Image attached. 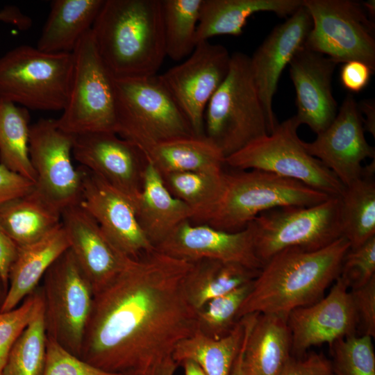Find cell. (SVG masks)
<instances>
[{
	"instance_id": "cell-2",
	"label": "cell",
	"mask_w": 375,
	"mask_h": 375,
	"mask_svg": "<svg viewBox=\"0 0 375 375\" xmlns=\"http://www.w3.org/2000/svg\"><path fill=\"white\" fill-rule=\"evenodd\" d=\"M349 249L347 240L341 237L320 249L291 248L275 254L252 281L237 320L253 313L287 318L292 310L317 301L340 276Z\"/></svg>"
},
{
	"instance_id": "cell-34",
	"label": "cell",
	"mask_w": 375,
	"mask_h": 375,
	"mask_svg": "<svg viewBox=\"0 0 375 375\" xmlns=\"http://www.w3.org/2000/svg\"><path fill=\"white\" fill-rule=\"evenodd\" d=\"M29 122L28 109L0 101V163L35 183L29 156Z\"/></svg>"
},
{
	"instance_id": "cell-19",
	"label": "cell",
	"mask_w": 375,
	"mask_h": 375,
	"mask_svg": "<svg viewBox=\"0 0 375 375\" xmlns=\"http://www.w3.org/2000/svg\"><path fill=\"white\" fill-rule=\"evenodd\" d=\"M292 354L299 357L309 348L356 335L357 322L349 289L338 276L326 296L292 310L287 316Z\"/></svg>"
},
{
	"instance_id": "cell-1",
	"label": "cell",
	"mask_w": 375,
	"mask_h": 375,
	"mask_svg": "<svg viewBox=\"0 0 375 375\" xmlns=\"http://www.w3.org/2000/svg\"><path fill=\"white\" fill-rule=\"evenodd\" d=\"M191 262L157 249L131 258L94 294L79 357L124 374L169 356L197 330L184 281Z\"/></svg>"
},
{
	"instance_id": "cell-10",
	"label": "cell",
	"mask_w": 375,
	"mask_h": 375,
	"mask_svg": "<svg viewBox=\"0 0 375 375\" xmlns=\"http://www.w3.org/2000/svg\"><path fill=\"white\" fill-rule=\"evenodd\" d=\"M299 126L294 116L278 123L270 134L226 158L225 164L238 170L268 172L329 196H340L345 187L320 160L307 152L297 135Z\"/></svg>"
},
{
	"instance_id": "cell-38",
	"label": "cell",
	"mask_w": 375,
	"mask_h": 375,
	"mask_svg": "<svg viewBox=\"0 0 375 375\" xmlns=\"http://www.w3.org/2000/svg\"><path fill=\"white\" fill-rule=\"evenodd\" d=\"M372 337L353 335L330 345L335 375H375Z\"/></svg>"
},
{
	"instance_id": "cell-45",
	"label": "cell",
	"mask_w": 375,
	"mask_h": 375,
	"mask_svg": "<svg viewBox=\"0 0 375 375\" xmlns=\"http://www.w3.org/2000/svg\"><path fill=\"white\" fill-rule=\"evenodd\" d=\"M374 71L363 62L351 60L343 63L340 71V81L347 90L360 92L365 89Z\"/></svg>"
},
{
	"instance_id": "cell-48",
	"label": "cell",
	"mask_w": 375,
	"mask_h": 375,
	"mask_svg": "<svg viewBox=\"0 0 375 375\" xmlns=\"http://www.w3.org/2000/svg\"><path fill=\"white\" fill-rule=\"evenodd\" d=\"M0 22L14 25L20 30H27L32 25L31 18L14 6H8L0 10Z\"/></svg>"
},
{
	"instance_id": "cell-16",
	"label": "cell",
	"mask_w": 375,
	"mask_h": 375,
	"mask_svg": "<svg viewBox=\"0 0 375 375\" xmlns=\"http://www.w3.org/2000/svg\"><path fill=\"white\" fill-rule=\"evenodd\" d=\"M81 167L83 192L79 205L95 219L111 243L130 258H137L155 249L139 224L134 203Z\"/></svg>"
},
{
	"instance_id": "cell-42",
	"label": "cell",
	"mask_w": 375,
	"mask_h": 375,
	"mask_svg": "<svg viewBox=\"0 0 375 375\" xmlns=\"http://www.w3.org/2000/svg\"><path fill=\"white\" fill-rule=\"evenodd\" d=\"M360 335L375 336V277L349 290Z\"/></svg>"
},
{
	"instance_id": "cell-46",
	"label": "cell",
	"mask_w": 375,
	"mask_h": 375,
	"mask_svg": "<svg viewBox=\"0 0 375 375\" xmlns=\"http://www.w3.org/2000/svg\"><path fill=\"white\" fill-rule=\"evenodd\" d=\"M17 253V245L0 226V274L8 288L9 271Z\"/></svg>"
},
{
	"instance_id": "cell-30",
	"label": "cell",
	"mask_w": 375,
	"mask_h": 375,
	"mask_svg": "<svg viewBox=\"0 0 375 375\" xmlns=\"http://www.w3.org/2000/svg\"><path fill=\"white\" fill-rule=\"evenodd\" d=\"M259 272L217 260L192 262L184 281L186 298L197 311L210 300L251 282Z\"/></svg>"
},
{
	"instance_id": "cell-53",
	"label": "cell",
	"mask_w": 375,
	"mask_h": 375,
	"mask_svg": "<svg viewBox=\"0 0 375 375\" xmlns=\"http://www.w3.org/2000/svg\"><path fill=\"white\" fill-rule=\"evenodd\" d=\"M365 10H367L370 15H374L375 13V1L370 0L361 3Z\"/></svg>"
},
{
	"instance_id": "cell-39",
	"label": "cell",
	"mask_w": 375,
	"mask_h": 375,
	"mask_svg": "<svg viewBox=\"0 0 375 375\" xmlns=\"http://www.w3.org/2000/svg\"><path fill=\"white\" fill-rule=\"evenodd\" d=\"M40 292L41 287H38L17 308L0 312V375L14 343L33 316Z\"/></svg>"
},
{
	"instance_id": "cell-13",
	"label": "cell",
	"mask_w": 375,
	"mask_h": 375,
	"mask_svg": "<svg viewBox=\"0 0 375 375\" xmlns=\"http://www.w3.org/2000/svg\"><path fill=\"white\" fill-rule=\"evenodd\" d=\"M75 135L62 130L56 119L42 118L31 125L29 156L36 179L35 190L60 212L78 205L83 171L72 161Z\"/></svg>"
},
{
	"instance_id": "cell-15",
	"label": "cell",
	"mask_w": 375,
	"mask_h": 375,
	"mask_svg": "<svg viewBox=\"0 0 375 375\" xmlns=\"http://www.w3.org/2000/svg\"><path fill=\"white\" fill-rule=\"evenodd\" d=\"M72 156L135 203L141 191L147 159L142 151L114 132L75 135Z\"/></svg>"
},
{
	"instance_id": "cell-14",
	"label": "cell",
	"mask_w": 375,
	"mask_h": 375,
	"mask_svg": "<svg viewBox=\"0 0 375 375\" xmlns=\"http://www.w3.org/2000/svg\"><path fill=\"white\" fill-rule=\"evenodd\" d=\"M231 56L224 46L203 41L181 64L159 75L196 136H204L205 110L228 72Z\"/></svg>"
},
{
	"instance_id": "cell-25",
	"label": "cell",
	"mask_w": 375,
	"mask_h": 375,
	"mask_svg": "<svg viewBox=\"0 0 375 375\" xmlns=\"http://www.w3.org/2000/svg\"><path fill=\"white\" fill-rule=\"evenodd\" d=\"M285 317L258 314L250 326L242 362V375H280L292 356Z\"/></svg>"
},
{
	"instance_id": "cell-5",
	"label": "cell",
	"mask_w": 375,
	"mask_h": 375,
	"mask_svg": "<svg viewBox=\"0 0 375 375\" xmlns=\"http://www.w3.org/2000/svg\"><path fill=\"white\" fill-rule=\"evenodd\" d=\"M115 133L143 153L158 143L195 135L159 75L115 78Z\"/></svg>"
},
{
	"instance_id": "cell-17",
	"label": "cell",
	"mask_w": 375,
	"mask_h": 375,
	"mask_svg": "<svg viewBox=\"0 0 375 375\" xmlns=\"http://www.w3.org/2000/svg\"><path fill=\"white\" fill-rule=\"evenodd\" d=\"M358 103L352 94L344 98L331 124L311 142L302 141L307 152L320 160L346 187L362 174V162L374 159L375 151L365 137Z\"/></svg>"
},
{
	"instance_id": "cell-51",
	"label": "cell",
	"mask_w": 375,
	"mask_h": 375,
	"mask_svg": "<svg viewBox=\"0 0 375 375\" xmlns=\"http://www.w3.org/2000/svg\"><path fill=\"white\" fill-rule=\"evenodd\" d=\"M184 369V375H206L202 369L192 360H185L181 363Z\"/></svg>"
},
{
	"instance_id": "cell-28",
	"label": "cell",
	"mask_w": 375,
	"mask_h": 375,
	"mask_svg": "<svg viewBox=\"0 0 375 375\" xmlns=\"http://www.w3.org/2000/svg\"><path fill=\"white\" fill-rule=\"evenodd\" d=\"M61 214L33 188L0 207V226L17 247H22L56 229L61 224Z\"/></svg>"
},
{
	"instance_id": "cell-24",
	"label": "cell",
	"mask_w": 375,
	"mask_h": 375,
	"mask_svg": "<svg viewBox=\"0 0 375 375\" xmlns=\"http://www.w3.org/2000/svg\"><path fill=\"white\" fill-rule=\"evenodd\" d=\"M69 248V239L62 223L42 239L18 247L0 312L15 309L35 291L48 269Z\"/></svg>"
},
{
	"instance_id": "cell-23",
	"label": "cell",
	"mask_w": 375,
	"mask_h": 375,
	"mask_svg": "<svg viewBox=\"0 0 375 375\" xmlns=\"http://www.w3.org/2000/svg\"><path fill=\"white\" fill-rule=\"evenodd\" d=\"M135 207L139 224L155 248L181 223L194 217L192 208L169 192L162 175L147 160Z\"/></svg>"
},
{
	"instance_id": "cell-22",
	"label": "cell",
	"mask_w": 375,
	"mask_h": 375,
	"mask_svg": "<svg viewBox=\"0 0 375 375\" xmlns=\"http://www.w3.org/2000/svg\"><path fill=\"white\" fill-rule=\"evenodd\" d=\"M337 65L327 56L304 47L289 64L296 92L294 117L300 125L306 124L317 135L331 124L338 112L331 87Z\"/></svg>"
},
{
	"instance_id": "cell-41",
	"label": "cell",
	"mask_w": 375,
	"mask_h": 375,
	"mask_svg": "<svg viewBox=\"0 0 375 375\" xmlns=\"http://www.w3.org/2000/svg\"><path fill=\"white\" fill-rule=\"evenodd\" d=\"M42 375H123L96 367L47 337V357Z\"/></svg>"
},
{
	"instance_id": "cell-18",
	"label": "cell",
	"mask_w": 375,
	"mask_h": 375,
	"mask_svg": "<svg viewBox=\"0 0 375 375\" xmlns=\"http://www.w3.org/2000/svg\"><path fill=\"white\" fill-rule=\"evenodd\" d=\"M156 249L192 262L203 259L236 263L254 270L264 264L256 256L250 224L237 232H227L190 220L181 223Z\"/></svg>"
},
{
	"instance_id": "cell-37",
	"label": "cell",
	"mask_w": 375,
	"mask_h": 375,
	"mask_svg": "<svg viewBox=\"0 0 375 375\" xmlns=\"http://www.w3.org/2000/svg\"><path fill=\"white\" fill-rule=\"evenodd\" d=\"M252 281L210 300L198 310L197 330L215 339L227 335L238 322L237 313L251 290Z\"/></svg>"
},
{
	"instance_id": "cell-7",
	"label": "cell",
	"mask_w": 375,
	"mask_h": 375,
	"mask_svg": "<svg viewBox=\"0 0 375 375\" xmlns=\"http://www.w3.org/2000/svg\"><path fill=\"white\" fill-rule=\"evenodd\" d=\"M74 67L72 53L18 46L0 57V101L26 109L63 110Z\"/></svg>"
},
{
	"instance_id": "cell-27",
	"label": "cell",
	"mask_w": 375,
	"mask_h": 375,
	"mask_svg": "<svg viewBox=\"0 0 375 375\" xmlns=\"http://www.w3.org/2000/svg\"><path fill=\"white\" fill-rule=\"evenodd\" d=\"M104 0H54L38 41L48 53H72L89 32Z\"/></svg>"
},
{
	"instance_id": "cell-33",
	"label": "cell",
	"mask_w": 375,
	"mask_h": 375,
	"mask_svg": "<svg viewBox=\"0 0 375 375\" xmlns=\"http://www.w3.org/2000/svg\"><path fill=\"white\" fill-rule=\"evenodd\" d=\"M225 174L222 169L172 172L162 177L169 192L193 210L191 222L203 224L220 201Z\"/></svg>"
},
{
	"instance_id": "cell-36",
	"label": "cell",
	"mask_w": 375,
	"mask_h": 375,
	"mask_svg": "<svg viewBox=\"0 0 375 375\" xmlns=\"http://www.w3.org/2000/svg\"><path fill=\"white\" fill-rule=\"evenodd\" d=\"M202 0H162L166 56L174 61L187 58L194 50Z\"/></svg>"
},
{
	"instance_id": "cell-47",
	"label": "cell",
	"mask_w": 375,
	"mask_h": 375,
	"mask_svg": "<svg viewBox=\"0 0 375 375\" xmlns=\"http://www.w3.org/2000/svg\"><path fill=\"white\" fill-rule=\"evenodd\" d=\"M178 364L169 356L144 368L123 375H174Z\"/></svg>"
},
{
	"instance_id": "cell-6",
	"label": "cell",
	"mask_w": 375,
	"mask_h": 375,
	"mask_svg": "<svg viewBox=\"0 0 375 375\" xmlns=\"http://www.w3.org/2000/svg\"><path fill=\"white\" fill-rule=\"evenodd\" d=\"M329 196L307 185L268 172L238 170L225 174L219 202L203 224L227 232L245 228L260 213L281 207H306Z\"/></svg>"
},
{
	"instance_id": "cell-44",
	"label": "cell",
	"mask_w": 375,
	"mask_h": 375,
	"mask_svg": "<svg viewBox=\"0 0 375 375\" xmlns=\"http://www.w3.org/2000/svg\"><path fill=\"white\" fill-rule=\"evenodd\" d=\"M34 188V183L0 163V207L24 196Z\"/></svg>"
},
{
	"instance_id": "cell-40",
	"label": "cell",
	"mask_w": 375,
	"mask_h": 375,
	"mask_svg": "<svg viewBox=\"0 0 375 375\" xmlns=\"http://www.w3.org/2000/svg\"><path fill=\"white\" fill-rule=\"evenodd\" d=\"M339 276L349 289L361 287L375 277V236L356 248L349 249Z\"/></svg>"
},
{
	"instance_id": "cell-32",
	"label": "cell",
	"mask_w": 375,
	"mask_h": 375,
	"mask_svg": "<svg viewBox=\"0 0 375 375\" xmlns=\"http://www.w3.org/2000/svg\"><path fill=\"white\" fill-rule=\"evenodd\" d=\"M375 162L363 167L361 176L342 194V236L356 248L375 236Z\"/></svg>"
},
{
	"instance_id": "cell-49",
	"label": "cell",
	"mask_w": 375,
	"mask_h": 375,
	"mask_svg": "<svg viewBox=\"0 0 375 375\" xmlns=\"http://www.w3.org/2000/svg\"><path fill=\"white\" fill-rule=\"evenodd\" d=\"M358 109L361 115L365 131L375 137V101L374 99H365L358 103Z\"/></svg>"
},
{
	"instance_id": "cell-26",
	"label": "cell",
	"mask_w": 375,
	"mask_h": 375,
	"mask_svg": "<svg viewBox=\"0 0 375 375\" xmlns=\"http://www.w3.org/2000/svg\"><path fill=\"white\" fill-rule=\"evenodd\" d=\"M302 3L303 0H202L196 44L220 35L238 36L252 15L270 12L285 17Z\"/></svg>"
},
{
	"instance_id": "cell-4",
	"label": "cell",
	"mask_w": 375,
	"mask_h": 375,
	"mask_svg": "<svg viewBox=\"0 0 375 375\" xmlns=\"http://www.w3.org/2000/svg\"><path fill=\"white\" fill-rule=\"evenodd\" d=\"M268 134L267 120L253 82L250 57L235 52L231 56L224 81L206 106L203 135L226 158Z\"/></svg>"
},
{
	"instance_id": "cell-35",
	"label": "cell",
	"mask_w": 375,
	"mask_h": 375,
	"mask_svg": "<svg viewBox=\"0 0 375 375\" xmlns=\"http://www.w3.org/2000/svg\"><path fill=\"white\" fill-rule=\"evenodd\" d=\"M47 344L41 288L33 316L14 343L3 375H42L46 363Z\"/></svg>"
},
{
	"instance_id": "cell-52",
	"label": "cell",
	"mask_w": 375,
	"mask_h": 375,
	"mask_svg": "<svg viewBox=\"0 0 375 375\" xmlns=\"http://www.w3.org/2000/svg\"><path fill=\"white\" fill-rule=\"evenodd\" d=\"M8 291V286L5 284L0 274V309L3 303Z\"/></svg>"
},
{
	"instance_id": "cell-12",
	"label": "cell",
	"mask_w": 375,
	"mask_h": 375,
	"mask_svg": "<svg viewBox=\"0 0 375 375\" xmlns=\"http://www.w3.org/2000/svg\"><path fill=\"white\" fill-rule=\"evenodd\" d=\"M41 288L47 337L79 357L94 292L69 248L48 269Z\"/></svg>"
},
{
	"instance_id": "cell-50",
	"label": "cell",
	"mask_w": 375,
	"mask_h": 375,
	"mask_svg": "<svg viewBox=\"0 0 375 375\" xmlns=\"http://www.w3.org/2000/svg\"><path fill=\"white\" fill-rule=\"evenodd\" d=\"M253 322V319L252 317H249L245 318L244 334L242 343L240 351L238 354V356L234 362L231 375H242V362L244 349L247 333Z\"/></svg>"
},
{
	"instance_id": "cell-31",
	"label": "cell",
	"mask_w": 375,
	"mask_h": 375,
	"mask_svg": "<svg viewBox=\"0 0 375 375\" xmlns=\"http://www.w3.org/2000/svg\"><path fill=\"white\" fill-rule=\"evenodd\" d=\"M244 327L243 317L220 338L208 337L197 330L175 347L172 357L178 365L185 360L196 362L206 375H231L242 343Z\"/></svg>"
},
{
	"instance_id": "cell-9",
	"label": "cell",
	"mask_w": 375,
	"mask_h": 375,
	"mask_svg": "<svg viewBox=\"0 0 375 375\" xmlns=\"http://www.w3.org/2000/svg\"><path fill=\"white\" fill-rule=\"evenodd\" d=\"M250 225L256 256L263 264L287 249H320L343 237L340 197L311 206L276 208L260 213Z\"/></svg>"
},
{
	"instance_id": "cell-20",
	"label": "cell",
	"mask_w": 375,
	"mask_h": 375,
	"mask_svg": "<svg viewBox=\"0 0 375 375\" xmlns=\"http://www.w3.org/2000/svg\"><path fill=\"white\" fill-rule=\"evenodd\" d=\"M312 27L307 9L299 8L283 23L276 26L250 57L253 82L265 111L269 134L278 124L272 102L283 71L303 47Z\"/></svg>"
},
{
	"instance_id": "cell-29",
	"label": "cell",
	"mask_w": 375,
	"mask_h": 375,
	"mask_svg": "<svg viewBox=\"0 0 375 375\" xmlns=\"http://www.w3.org/2000/svg\"><path fill=\"white\" fill-rule=\"evenodd\" d=\"M161 175L183 172L224 169L225 157L205 136H190L155 144L144 152Z\"/></svg>"
},
{
	"instance_id": "cell-21",
	"label": "cell",
	"mask_w": 375,
	"mask_h": 375,
	"mask_svg": "<svg viewBox=\"0 0 375 375\" xmlns=\"http://www.w3.org/2000/svg\"><path fill=\"white\" fill-rule=\"evenodd\" d=\"M61 223L69 249L95 294L117 277L131 258L111 243L95 219L79 204L62 212Z\"/></svg>"
},
{
	"instance_id": "cell-3",
	"label": "cell",
	"mask_w": 375,
	"mask_h": 375,
	"mask_svg": "<svg viewBox=\"0 0 375 375\" xmlns=\"http://www.w3.org/2000/svg\"><path fill=\"white\" fill-rule=\"evenodd\" d=\"M91 32L115 78L156 75L166 57L162 0H104Z\"/></svg>"
},
{
	"instance_id": "cell-11",
	"label": "cell",
	"mask_w": 375,
	"mask_h": 375,
	"mask_svg": "<svg viewBox=\"0 0 375 375\" xmlns=\"http://www.w3.org/2000/svg\"><path fill=\"white\" fill-rule=\"evenodd\" d=\"M312 27L303 47L336 64L359 60L375 69L374 24L361 3L351 0H303Z\"/></svg>"
},
{
	"instance_id": "cell-43",
	"label": "cell",
	"mask_w": 375,
	"mask_h": 375,
	"mask_svg": "<svg viewBox=\"0 0 375 375\" xmlns=\"http://www.w3.org/2000/svg\"><path fill=\"white\" fill-rule=\"evenodd\" d=\"M280 375H335L331 362L315 352L292 356Z\"/></svg>"
},
{
	"instance_id": "cell-8",
	"label": "cell",
	"mask_w": 375,
	"mask_h": 375,
	"mask_svg": "<svg viewBox=\"0 0 375 375\" xmlns=\"http://www.w3.org/2000/svg\"><path fill=\"white\" fill-rule=\"evenodd\" d=\"M72 54L71 85L62 113L56 119L58 126L74 135L115 133V78L98 53L91 30Z\"/></svg>"
}]
</instances>
